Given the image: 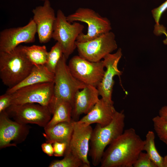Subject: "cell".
<instances>
[{"label": "cell", "instance_id": "1", "mask_svg": "<svg viewBox=\"0 0 167 167\" xmlns=\"http://www.w3.org/2000/svg\"><path fill=\"white\" fill-rule=\"evenodd\" d=\"M144 143L134 128L125 130L104 151L101 167H133Z\"/></svg>", "mask_w": 167, "mask_h": 167}, {"label": "cell", "instance_id": "2", "mask_svg": "<svg viewBox=\"0 0 167 167\" xmlns=\"http://www.w3.org/2000/svg\"><path fill=\"white\" fill-rule=\"evenodd\" d=\"M23 46L19 45L9 52H0V78L8 88L24 80L34 66L26 56Z\"/></svg>", "mask_w": 167, "mask_h": 167}, {"label": "cell", "instance_id": "3", "mask_svg": "<svg viewBox=\"0 0 167 167\" xmlns=\"http://www.w3.org/2000/svg\"><path fill=\"white\" fill-rule=\"evenodd\" d=\"M125 119L124 111H117L108 125L101 126L97 124L93 129L89 142V154L94 166H96L100 163L105 147L123 133Z\"/></svg>", "mask_w": 167, "mask_h": 167}, {"label": "cell", "instance_id": "4", "mask_svg": "<svg viewBox=\"0 0 167 167\" xmlns=\"http://www.w3.org/2000/svg\"><path fill=\"white\" fill-rule=\"evenodd\" d=\"M66 17L70 23L79 21L88 24L87 33H81L77 38V42L91 41L110 32L112 29L110 22L108 18L102 17L90 8H79Z\"/></svg>", "mask_w": 167, "mask_h": 167}, {"label": "cell", "instance_id": "5", "mask_svg": "<svg viewBox=\"0 0 167 167\" xmlns=\"http://www.w3.org/2000/svg\"><path fill=\"white\" fill-rule=\"evenodd\" d=\"M84 28V26L78 22H68L62 11H58L52 38L61 45L67 59L76 48L77 38Z\"/></svg>", "mask_w": 167, "mask_h": 167}, {"label": "cell", "instance_id": "6", "mask_svg": "<svg viewBox=\"0 0 167 167\" xmlns=\"http://www.w3.org/2000/svg\"><path fill=\"white\" fill-rule=\"evenodd\" d=\"M64 54L59 60L54 72V95L56 99L70 103L72 105L75 95L86 85L75 78L66 64Z\"/></svg>", "mask_w": 167, "mask_h": 167}, {"label": "cell", "instance_id": "7", "mask_svg": "<svg viewBox=\"0 0 167 167\" xmlns=\"http://www.w3.org/2000/svg\"><path fill=\"white\" fill-rule=\"evenodd\" d=\"M10 117L20 123L45 127L52 115L49 107L36 103L12 105L5 110Z\"/></svg>", "mask_w": 167, "mask_h": 167}, {"label": "cell", "instance_id": "8", "mask_svg": "<svg viewBox=\"0 0 167 167\" xmlns=\"http://www.w3.org/2000/svg\"><path fill=\"white\" fill-rule=\"evenodd\" d=\"M54 87L53 82L39 83L22 87L11 93V105L36 103L50 109L54 97Z\"/></svg>", "mask_w": 167, "mask_h": 167}, {"label": "cell", "instance_id": "9", "mask_svg": "<svg viewBox=\"0 0 167 167\" xmlns=\"http://www.w3.org/2000/svg\"><path fill=\"white\" fill-rule=\"evenodd\" d=\"M68 65L71 74L77 79L86 85L96 88L105 71L103 60L91 62L79 55L72 57Z\"/></svg>", "mask_w": 167, "mask_h": 167}, {"label": "cell", "instance_id": "10", "mask_svg": "<svg viewBox=\"0 0 167 167\" xmlns=\"http://www.w3.org/2000/svg\"><path fill=\"white\" fill-rule=\"evenodd\" d=\"M76 45L79 55L92 62L101 61L118 47L115 35L110 31L89 41H76Z\"/></svg>", "mask_w": 167, "mask_h": 167}, {"label": "cell", "instance_id": "11", "mask_svg": "<svg viewBox=\"0 0 167 167\" xmlns=\"http://www.w3.org/2000/svg\"><path fill=\"white\" fill-rule=\"evenodd\" d=\"M36 33V26L32 19L24 26L2 30L0 32V52H9L21 43L34 42Z\"/></svg>", "mask_w": 167, "mask_h": 167}, {"label": "cell", "instance_id": "12", "mask_svg": "<svg viewBox=\"0 0 167 167\" xmlns=\"http://www.w3.org/2000/svg\"><path fill=\"white\" fill-rule=\"evenodd\" d=\"M6 111L0 113V148L17 145L24 141L29 134L28 126L9 118Z\"/></svg>", "mask_w": 167, "mask_h": 167}, {"label": "cell", "instance_id": "13", "mask_svg": "<svg viewBox=\"0 0 167 167\" xmlns=\"http://www.w3.org/2000/svg\"><path fill=\"white\" fill-rule=\"evenodd\" d=\"M73 131L66 150L80 159L87 167L90 166L88 156L93 129L90 125L73 120Z\"/></svg>", "mask_w": 167, "mask_h": 167}, {"label": "cell", "instance_id": "14", "mask_svg": "<svg viewBox=\"0 0 167 167\" xmlns=\"http://www.w3.org/2000/svg\"><path fill=\"white\" fill-rule=\"evenodd\" d=\"M122 56V50L120 48L115 53L108 54L104 58L103 61L106 70L101 81L97 87L101 98L113 104L114 103L112 96L114 84L113 78L116 75L119 77L122 74V72L118 67Z\"/></svg>", "mask_w": 167, "mask_h": 167}, {"label": "cell", "instance_id": "15", "mask_svg": "<svg viewBox=\"0 0 167 167\" xmlns=\"http://www.w3.org/2000/svg\"><path fill=\"white\" fill-rule=\"evenodd\" d=\"M32 12L39 42L44 44L49 42L52 38L56 17L49 1H44L43 5L36 7Z\"/></svg>", "mask_w": 167, "mask_h": 167}, {"label": "cell", "instance_id": "16", "mask_svg": "<svg viewBox=\"0 0 167 167\" xmlns=\"http://www.w3.org/2000/svg\"><path fill=\"white\" fill-rule=\"evenodd\" d=\"M99 96L96 87L86 85L75 93L72 104V117L79 118L83 114H87L99 100Z\"/></svg>", "mask_w": 167, "mask_h": 167}, {"label": "cell", "instance_id": "17", "mask_svg": "<svg viewBox=\"0 0 167 167\" xmlns=\"http://www.w3.org/2000/svg\"><path fill=\"white\" fill-rule=\"evenodd\" d=\"M113 105L102 98L99 99L91 110L78 121L87 125L96 123L105 126L111 122L117 112Z\"/></svg>", "mask_w": 167, "mask_h": 167}, {"label": "cell", "instance_id": "18", "mask_svg": "<svg viewBox=\"0 0 167 167\" xmlns=\"http://www.w3.org/2000/svg\"><path fill=\"white\" fill-rule=\"evenodd\" d=\"M54 73L51 72L44 65H35L28 75L15 86L8 88L6 93L11 94L18 89L27 86L41 83L53 82Z\"/></svg>", "mask_w": 167, "mask_h": 167}, {"label": "cell", "instance_id": "19", "mask_svg": "<svg viewBox=\"0 0 167 167\" xmlns=\"http://www.w3.org/2000/svg\"><path fill=\"white\" fill-rule=\"evenodd\" d=\"M53 115L44 129L49 128L62 122L72 121V105L69 102L54 98L50 107Z\"/></svg>", "mask_w": 167, "mask_h": 167}, {"label": "cell", "instance_id": "20", "mask_svg": "<svg viewBox=\"0 0 167 167\" xmlns=\"http://www.w3.org/2000/svg\"><path fill=\"white\" fill-rule=\"evenodd\" d=\"M73 122L72 120L70 122H60L44 129L43 135L46 139V142L52 144L56 142H64L69 145L73 131Z\"/></svg>", "mask_w": 167, "mask_h": 167}, {"label": "cell", "instance_id": "21", "mask_svg": "<svg viewBox=\"0 0 167 167\" xmlns=\"http://www.w3.org/2000/svg\"><path fill=\"white\" fill-rule=\"evenodd\" d=\"M23 49L29 61L35 65H44L46 63L48 52L45 45L23 46Z\"/></svg>", "mask_w": 167, "mask_h": 167}, {"label": "cell", "instance_id": "22", "mask_svg": "<svg viewBox=\"0 0 167 167\" xmlns=\"http://www.w3.org/2000/svg\"><path fill=\"white\" fill-rule=\"evenodd\" d=\"M155 135L152 131H149L146 135V139L143 151H145L150 159L156 167H163V157L161 156L157 151L155 143Z\"/></svg>", "mask_w": 167, "mask_h": 167}, {"label": "cell", "instance_id": "23", "mask_svg": "<svg viewBox=\"0 0 167 167\" xmlns=\"http://www.w3.org/2000/svg\"><path fill=\"white\" fill-rule=\"evenodd\" d=\"M49 167H87L79 157L66 150L63 159L52 162Z\"/></svg>", "mask_w": 167, "mask_h": 167}, {"label": "cell", "instance_id": "24", "mask_svg": "<svg viewBox=\"0 0 167 167\" xmlns=\"http://www.w3.org/2000/svg\"><path fill=\"white\" fill-rule=\"evenodd\" d=\"M63 54L61 45L57 42L48 52L47 62L45 65L49 71L54 73L58 63Z\"/></svg>", "mask_w": 167, "mask_h": 167}, {"label": "cell", "instance_id": "25", "mask_svg": "<svg viewBox=\"0 0 167 167\" xmlns=\"http://www.w3.org/2000/svg\"><path fill=\"white\" fill-rule=\"evenodd\" d=\"M154 129L159 139L167 145V119L159 115L152 119Z\"/></svg>", "mask_w": 167, "mask_h": 167}, {"label": "cell", "instance_id": "26", "mask_svg": "<svg viewBox=\"0 0 167 167\" xmlns=\"http://www.w3.org/2000/svg\"><path fill=\"white\" fill-rule=\"evenodd\" d=\"M134 167H156L146 153L141 152L135 163Z\"/></svg>", "mask_w": 167, "mask_h": 167}, {"label": "cell", "instance_id": "27", "mask_svg": "<svg viewBox=\"0 0 167 167\" xmlns=\"http://www.w3.org/2000/svg\"><path fill=\"white\" fill-rule=\"evenodd\" d=\"M167 10V0L158 7L153 9L152 11L153 17L156 22L155 24L158 25L159 21L163 13Z\"/></svg>", "mask_w": 167, "mask_h": 167}, {"label": "cell", "instance_id": "28", "mask_svg": "<svg viewBox=\"0 0 167 167\" xmlns=\"http://www.w3.org/2000/svg\"><path fill=\"white\" fill-rule=\"evenodd\" d=\"M54 155L56 157L64 156L68 145L66 143L56 142L53 143Z\"/></svg>", "mask_w": 167, "mask_h": 167}, {"label": "cell", "instance_id": "29", "mask_svg": "<svg viewBox=\"0 0 167 167\" xmlns=\"http://www.w3.org/2000/svg\"><path fill=\"white\" fill-rule=\"evenodd\" d=\"M11 94L5 93L0 96V113L4 111L11 105Z\"/></svg>", "mask_w": 167, "mask_h": 167}, {"label": "cell", "instance_id": "30", "mask_svg": "<svg viewBox=\"0 0 167 167\" xmlns=\"http://www.w3.org/2000/svg\"><path fill=\"white\" fill-rule=\"evenodd\" d=\"M153 32L157 36L164 34L166 36V38L163 41V42L164 44L167 45V32L166 28L163 25L160 24L155 27Z\"/></svg>", "mask_w": 167, "mask_h": 167}, {"label": "cell", "instance_id": "31", "mask_svg": "<svg viewBox=\"0 0 167 167\" xmlns=\"http://www.w3.org/2000/svg\"><path fill=\"white\" fill-rule=\"evenodd\" d=\"M41 148L43 152L48 156L54 155V150L52 143L47 142L43 143L41 145Z\"/></svg>", "mask_w": 167, "mask_h": 167}, {"label": "cell", "instance_id": "32", "mask_svg": "<svg viewBox=\"0 0 167 167\" xmlns=\"http://www.w3.org/2000/svg\"><path fill=\"white\" fill-rule=\"evenodd\" d=\"M159 116L167 119V105L162 107L159 111Z\"/></svg>", "mask_w": 167, "mask_h": 167}, {"label": "cell", "instance_id": "33", "mask_svg": "<svg viewBox=\"0 0 167 167\" xmlns=\"http://www.w3.org/2000/svg\"><path fill=\"white\" fill-rule=\"evenodd\" d=\"M163 167H167V155L163 157Z\"/></svg>", "mask_w": 167, "mask_h": 167}, {"label": "cell", "instance_id": "34", "mask_svg": "<svg viewBox=\"0 0 167 167\" xmlns=\"http://www.w3.org/2000/svg\"><path fill=\"white\" fill-rule=\"evenodd\" d=\"M39 0L45 1L46 0Z\"/></svg>", "mask_w": 167, "mask_h": 167}]
</instances>
